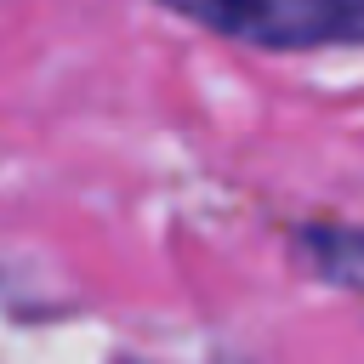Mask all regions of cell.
<instances>
[{
  "mask_svg": "<svg viewBox=\"0 0 364 364\" xmlns=\"http://www.w3.org/2000/svg\"><path fill=\"white\" fill-rule=\"evenodd\" d=\"M159 6L205 23L210 34L267 51L364 46V0H159Z\"/></svg>",
  "mask_w": 364,
  "mask_h": 364,
  "instance_id": "obj_1",
  "label": "cell"
},
{
  "mask_svg": "<svg viewBox=\"0 0 364 364\" xmlns=\"http://www.w3.org/2000/svg\"><path fill=\"white\" fill-rule=\"evenodd\" d=\"M296 256H301V267H313L324 284L364 290V228L307 222V228H296Z\"/></svg>",
  "mask_w": 364,
  "mask_h": 364,
  "instance_id": "obj_2",
  "label": "cell"
}]
</instances>
